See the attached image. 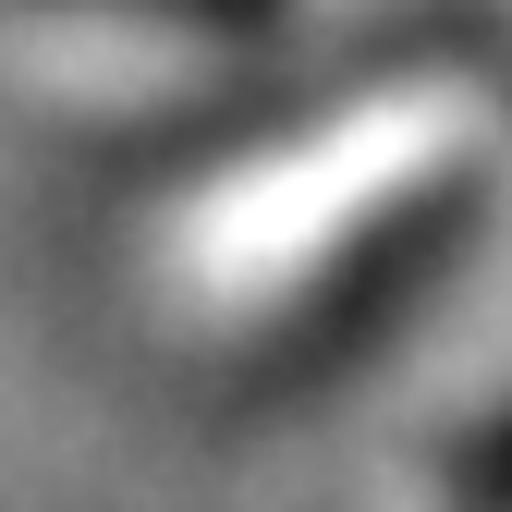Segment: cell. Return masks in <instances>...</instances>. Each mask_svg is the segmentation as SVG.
I'll use <instances>...</instances> for the list:
<instances>
[{
	"mask_svg": "<svg viewBox=\"0 0 512 512\" xmlns=\"http://www.w3.org/2000/svg\"><path fill=\"white\" fill-rule=\"evenodd\" d=\"M135 13H171V25H208V37H256L281 0H135Z\"/></svg>",
	"mask_w": 512,
	"mask_h": 512,
	"instance_id": "cell-2",
	"label": "cell"
},
{
	"mask_svg": "<svg viewBox=\"0 0 512 512\" xmlns=\"http://www.w3.org/2000/svg\"><path fill=\"white\" fill-rule=\"evenodd\" d=\"M439 488H452V512H512V403H500L488 427H464V439H452Z\"/></svg>",
	"mask_w": 512,
	"mask_h": 512,
	"instance_id": "cell-1",
	"label": "cell"
}]
</instances>
